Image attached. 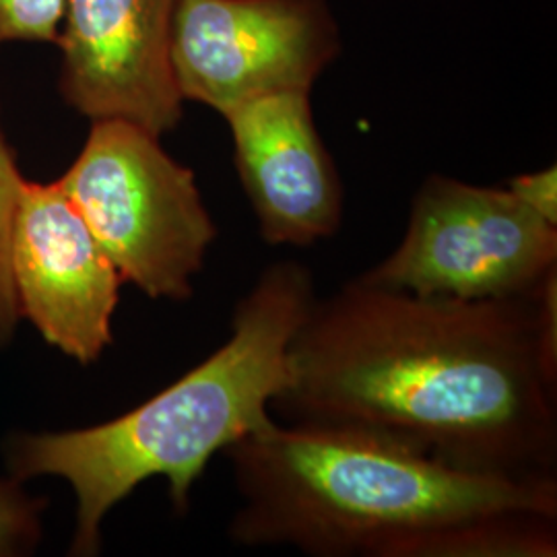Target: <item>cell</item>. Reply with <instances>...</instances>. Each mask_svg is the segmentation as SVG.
Instances as JSON below:
<instances>
[{
  "mask_svg": "<svg viewBox=\"0 0 557 557\" xmlns=\"http://www.w3.org/2000/svg\"><path fill=\"white\" fill-rule=\"evenodd\" d=\"M230 535L317 557H554L556 475L450 465L376 432L269 421L232 444Z\"/></svg>",
  "mask_w": 557,
  "mask_h": 557,
  "instance_id": "obj_2",
  "label": "cell"
},
{
  "mask_svg": "<svg viewBox=\"0 0 557 557\" xmlns=\"http://www.w3.org/2000/svg\"><path fill=\"white\" fill-rule=\"evenodd\" d=\"M174 0H64L60 91L91 120H126L161 137L182 119L170 62Z\"/></svg>",
  "mask_w": 557,
  "mask_h": 557,
  "instance_id": "obj_8",
  "label": "cell"
},
{
  "mask_svg": "<svg viewBox=\"0 0 557 557\" xmlns=\"http://www.w3.org/2000/svg\"><path fill=\"white\" fill-rule=\"evenodd\" d=\"M314 299L304 264L275 262L239 299L227 343L160 395L96 428L15 440V478L73 485V554H98L106 515L149 478L168 479L174 506L186 510L209 460L273 421L269 405L287 384L289 345Z\"/></svg>",
  "mask_w": 557,
  "mask_h": 557,
  "instance_id": "obj_3",
  "label": "cell"
},
{
  "mask_svg": "<svg viewBox=\"0 0 557 557\" xmlns=\"http://www.w3.org/2000/svg\"><path fill=\"white\" fill-rule=\"evenodd\" d=\"M21 184L23 178L15 165V158L0 131V343L13 335L21 317L9 269V238Z\"/></svg>",
  "mask_w": 557,
  "mask_h": 557,
  "instance_id": "obj_10",
  "label": "cell"
},
{
  "mask_svg": "<svg viewBox=\"0 0 557 557\" xmlns=\"http://www.w3.org/2000/svg\"><path fill=\"white\" fill-rule=\"evenodd\" d=\"M557 275V225L508 190L432 176L397 250L361 281L418 296H533Z\"/></svg>",
  "mask_w": 557,
  "mask_h": 557,
  "instance_id": "obj_5",
  "label": "cell"
},
{
  "mask_svg": "<svg viewBox=\"0 0 557 557\" xmlns=\"http://www.w3.org/2000/svg\"><path fill=\"white\" fill-rule=\"evenodd\" d=\"M64 0H0V44L57 41Z\"/></svg>",
  "mask_w": 557,
  "mask_h": 557,
  "instance_id": "obj_11",
  "label": "cell"
},
{
  "mask_svg": "<svg viewBox=\"0 0 557 557\" xmlns=\"http://www.w3.org/2000/svg\"><path fill=\"white\" fill-rule=\"evenodd\" d=\"M38 537V504L15 483H0V556L29 549Z\"/></svg>",
  "mask_w": 557,
  "mask_h": 557,
  "instance_id": "obj_12",
  "label": "cell"
},
{
  "mask_svg": "<svg viewBox=\"0 0 557 557\" xmlns=\"http://www.w3.org/2000/svg\"><path fill=\"white\" fill-rule=\"evenodd\" d=\"M557 275L522 298L418 296L356 278L314 299L273 405L450 465L554 475Z\"/></svg>",
  "mask_w": 557,
  "mask_h": 557,
  "instance_id": "obj_1",
  "label": "cell"
},
{
  "mask_svg": "<svg viewBox=\"0 0 557 557\" xmlns=\"http://www.w3.org/2000/svg\"><path fill=\"white\" fill-rule=\"evenodd\" d=\"M234 160L273 246L333 238L343 218V186L320 139L310 91H278L230 112Z\"/></svg>",
  "mask_w": 557,
  "mask_h": 557,
  "instance_id": "obj_9",
  "label": "cell"
},
{
  "mask_svg": "<svg viewBox=\"0 0 557 557\" xmlns=\"http://www.w3.org/2000/svg\"><path fill=\"white\" fill-rule=\"evenodd\" d=\"M508 190L543 220L557 225V172L554 165L510 180Z\"/></svg>",
  "mask_w": 557,
  "mask_h": 557,
  "instance_id": "obj_13",
  "label": "cell"
},
{
  "mask_svg": "<svg viewBox=\"0 0 557 557\" xmlns=\"http://www.w3.org/2000/svg\"><path fill=\"white\" fill-rule=\"evenodd\" d=\"M9 269L20 314L41 337L81 363L100 358L124 281L59 182L23 180Z\"/></svg>",
  "mask_w": 557,
  "mask_h": 557,
  "instance_id": "obj_7",
  "label": "cell"
},
{
  "mask_svg": "<svg viewBox=\"0 0 557 557\" xmlns=\"http://www.w3.org/2000/svg\"><path fill=\"white\" fill-rule=\"evenodd\" d=\"M338 50L324 0H174L170 62L182 100L225 119L278 91H310Z\"/></svg>",
  "mask_w": 557,
  "mask_h": 557,
  "instance_id": "obj_6",
  "label": "cell"
},
{
  "mask_svg": "<svg viewBox=\"0 0 557 557\" xmlns=\"http://www.w3.org/2000/svg\"><path fill=\"white\" fill-rule=\"evenodd\" d=\"M59 184L122 281L153 299L193 296L218 225L195 174L161 149L160 137L126 120H94Z\"/></svg>",
  "mask_w": 557,
  "mask_h": 557,
  "instance_id": "obj_4",
  "label": "cell"
}]
</instances>
